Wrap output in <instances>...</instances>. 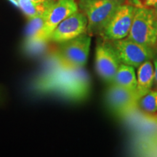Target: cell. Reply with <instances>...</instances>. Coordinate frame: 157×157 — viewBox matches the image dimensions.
Masks as SVG:
<instances>
[{
    "label": "cell",
    "mask_w": 157,
    "mask_h": 157,
    "mask_svg": "<svg viewBox=\"0 0 157 157\" xmlns=\"http://www.w3.org/2000/svg\"><path fill=\"white\" fill-rule=\"evenodd\" d=\"M54 62L53 68L36 80L35 90L39 93H57L76 101L85 99L90 91V81L84 68H68Z\"/></svg>",
    "instance_id": "obj_1"
},
{
    "label": "cell",
    "mask_w": 157,
    "mask_h": 157,
    "mask_svg": "<svg viewBox=\"0 0 157 157\" xmlns=\"http://www.w3.org/2000/svg\"><path fill=\"white\" fill-rule=\"evenodd\" d=\"M91 36L87 32L77 37L59 43L53 60L63 67L81 68L85 66L89 56Z\"/></svg>",
    "instance_id": "obj_2"
},
{
    "label": "cell",
    "mask_w": 157,
    "mask_h": 157,
    "mask_svg": "<svg viewBox=\"0 0 157 157\" xmlns=\"http://www.w3.org/2000/svg\"><path fill=\"white\" fill-rule=\"evenodd\" d=\"M139 44L156 49L157 46V15L153 7L136 8L128 35Z\"/></svg>",
    "instance_id": "obj_3"
},
{
    "label": "cell",
    "mask_w": 157,
    "mask_h": 157,
    "mask_svg": "<svg viewBox=\"0 0 157 157\" xmlns=\"http://www.w3.org/2000/svg\"><path fill=\"white\" fill-rule=\"evenodd\" d=\"M124 3L121 1L99 0L78 5L87 17V34L91 36L100 35L119 6Z\"/></svg>",
    "instance_id": "obj_4"
},
{
    "label": "cell",
    "mask_w": 157,
    "mask_h": 157,
    "mask_svg": "<svg viewBox=\"0 0 157 157\" xmlns=\"http://www.w3.org/2000/svg\"><path fill=\"white\" fill-rule=\"evenodd\" d=\"M78 10V5L75 0H56L45 11L44 25L36 41L33 43L44 44L49 42L54 29L64 19Z\"/></svg>",
    "instance_id": "obj_5"
},
{
    "label": "cell",
    "mask_w": 157,
    "mask_h": 157,
    "mask_svg": "<svg viewBox=\"0 0 157 157\" xmlns=\"http://www.w3.org/2000/svg\"><path fill=\"white\" fill-rule=\"evenodd\" d=\"M137 7L130 4H122L100 34L103 40L113 42L128 36Z\"/></svg>",
    "instance_id": "obj_6"
},
{
    "label": "cell",
    "mask_w": 157,
    "mask_h": 157,
    "mask_svg": "<svg viewBox=\"0 0 157 157\" xmlns=\"http://www.w3.org/2000/svg\"><path fill=\"white\" fill-rule=\"evenodd\" d=\"M121 63L137 68L141 64L155 58V49L126 38L111 42Z\"/></svg>",
    "instance_id": "obj_7"
},
{
    "label": "cell",
    "mask_w": 157,
    "mask_h": 157,
    "mask_svg": "<svg viewBox=\"0 0 157 157\" xmlns=\"http://www.w3.org/2000/svg\"><path fill=\"white\" fill-rule=\"evenodd\" d=\"M121 63L111 42L101 39L97 43L95 53V66L98 75L105 83L112 84Z\"/></svg>",
    "instance_id": "obj_8"
},
{
    "label": "cell",
    "mask_w": 157,
    "mask_h": 157,
    "mask_svg": "<svg viewBox=\"0 0 157 157\" xmlns=\"http://www.w3.org/2000/svg\"><path fill=\"white\" fill-rule=\"evenodd\" d=\"M105 101L111 113L121 117L137 107L138 99L135 91L112 83L109 84L105 91Z\"/></svg>",
    "instance_id": "obj_9"
},
{
    "label": "cell",
    "mask_w": 157,
    "mask_h": 157,
    "mask_svg": "<svg viewBox=\"0 0 157 157\" xmlns=\"http://www.w3.org/2000/svg\"><path fill=\"white\" fill-rule=\"evenodd\" d=\"M87 19L82 11H76L64 19L50 35L49 42L57 44L70 40L87 32Z\"/></svg>",
    "instance_id": "obj_10"
},
{
    "label": "cell",
    "mask_w": 157,
    "mask_h": 157,
    "mask_svg": "<svg viewBox=\"0 0 157 157\" xmlns=\"http://www.w3.org/2000/svg\"><path fill=\"white\" fill-rule=\"evenodd\" d=\"M137 88L135 90L137 99L151 91L154 82V66L152 60L144 62L137 68ZM138 102V101H137Z\"/></svg>",
    "instance_id": "obj_11"
},
{
    "label": "cell",
    "mask_w": 157,
    "mask_h": 157,
    "mask_svg": "<svg viewBox=\"0 0 157 157\" xmlns=\"http://www.w3.org/2000/svg\"><path fill=\"white\" fill-rule=\"evenodd\" d=\"M113 83L135 91L137 88V74L135 68L132 66L121 63L115 74Z\"/></svg>",
    "instance_id": "obj_12"
},
{
    "label": "cell",
    "mask_w": 157,
    "mask_h": 157,
    "mask_svg": "<svg viewBox=\"0 0 157 157\" xmlns=\"http://www.w3.org/2000/svg\"><path fill=\"white\" fill-rule=\"evenodd\" d=\"M44 21V13L42 15L29 19L26 29V42L28 44L34 42L42 30Z\"/></svg>",
    "instance_id": "obj_13"
},
{
    "label": "cell",
    "mask_w": 157,
    "mask_h": 157,
    "mask_svg": "<svg viewBox=\"0 0 157 157\" xmlns=\"http://www.w3.org/2000/svg\"><path fill=\"white\" fill-rule=\"evenodd\" d=\"M137 107L147 113L157 112V90H151L141 97L137 102Z\"/></svg>",
    "instance_id": "obj_14"
},
{
    "label": "cell",
    "mask_w": 157,
    "mask_h": 157,
    "mask_svg": "<svg viewBox=\"0 0 157 157\" xmlns=\"http://www.w3.org/2000/svg\"><path fill=\"white\" fill-rule=\"evenodd\" d=\"M156 2L157 0H129V3L137 8L153 7Z\"/></svg>",
    "instance_id": "obj_15"
},
{
    "label": "cell",
    "mask_w": 157,
    "mask_h": 157,
    "mask_svg": "<svg viewBox=\"0 0 157 157\" xmlns=\"http://www.w3.org/2000/svg\"><path fill=\"white\" fill-rule=\"evenodd\" d=\"M154 86L155 90H157V58L154 59Z\"/></svg>",
    "instance_id": "obj_16"
},
{
    "label": "cell",
    "mask_w": 157,
    "mask_h": 157,
    "mask_svg": "<svg viewBox=\"0 0 157 157\" xmlns=\"http://www.w3.org/2000/svg\"><path fill=\"white\" fill-rule=\"evenodd\" d=\"M93 1H99V0H78V5H82V4L89 2H93ZM109 1H121L124 2L125 0H109Z\"/></svg>",
    "instance_id": "obj_17"
},
{
    "label": "cell",
    "mask_w": 157,
    "mask_h": 157,
    "mask_svg": "<svg viewBox=\"0 0 157 157\" xmlns=\"http://www.w3.org/2000/svg\"><path fill=\"white\" fill-rule=\"evenodd\" d=\"M31 1L37 4H44V3L48 2L50 1V0H31Z\"/></svg>",
    "instance_id": "obj_18"
},
{
    "label": "cell",
    "mask_w": 157,
    "mask_h": 157,
    "mask_svg": "<svg viewBox=\"0 0 157 157\" xmlns=\"http://www.w3.org/2000/svg\"><path fill=\"white\" fill-rule=\"evenodd\" d=\"M153 8H154V11L156 12V15H157V2L154 5V7H153Z\"/></svg>",
    "instance_id": "obj_19"
},
{
    "label": "cell",
    "mask_w": 157,
    "mask_h": 157,
    "mask_svg": "<svg viewBox=\"0 0 157 157\" xmlns=\"http://www.w3.org/2000/svg\"><path fill=\"white\" fill-rule=\"evenodd\" d=\"M2 99V90H0V101H1Z\"/></svg>",
    "instance_id": "obj_20"
},
{
    "label": "cell",
    "mask_w": 157,
    "mask_h": 157,
    "mask_svg": "<svg viewBox=\"0 0 157 157\" xmlns=\"http://www.w3.org/2000/svg\"><path fill=\"white\" fill-rule=\"evenodd\" d=\"M156 126H157V116H156Z\"/></svg>",
    "instance_id": "obj_21"
}]
</instances>
